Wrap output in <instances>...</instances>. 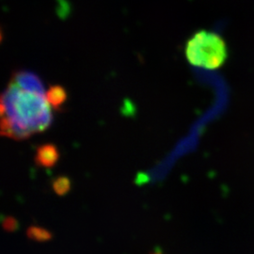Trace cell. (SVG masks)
Wrapping results in <instances>:
<instances>
[{"label": "cell", "mask_w": 254, "mask_h": 254, "mask_svg": "<svg viewBox=\"0 0 254 254\" xmlns=\"http://www.w3.org/2000/svg\"><path fill=\"white\" fill-rule=\"evenodd\" d=\"M46 94L27 91L10 80L1 96V134L21 140L47 129L52 123Z\"/></svg>", "instance_id": "6da1fadb"}, {"label": "cell", "mask_w": 254, "mask_h": 254, "mask_svg": "<svg viewBox=\"0 0 254 254\" xmlns=\"http://www.w3.org/2000/svg\"><path fill=\"white\" fill-rule=\"evenodd\" d=\"M185 54L191 65L206 70H216L227 60V46L220 35L200 30L188 41Z\"/></svg>", "instance_id": "7a4b0ae2"}, {"label": "cell", "mask_w": 254, "mask_h": 254, "mask_svg": "<svg viewBox=\"0 0 254 254\" xmlns=\"http://www.w3.org/2000/svg\"><path fill=\"white\" fill-rule=\"evenodd\" d=\"M11 80L15 82L19 87H21L24 90L46 94L44 85L35 73L26 71L16 72L13 74Z\"/></svg>", "instance_id": "3957f363"}, {"label": "cell", "mask_w": 254, "mask_h": 254, "mask_svg": "<svg viewBox=\"0 0 254 254\" xmlns=\"http://www.w3.org/2000/svg\"><path fill=\"white\" fill-rule=\"evenodd\" d=\"M59 159V151L54 144H44L37 149L35 162L44 168L54 167Z\"/></svg>", "instance_id": "277c9868"}, {"label": "cell", "mask_w": 254, "mask_h": 254, "mask_svg": "<svg viewBox=\"0 0 254 254\" xmlns=\"http://www.w3.org/2000/svg\"><path fill=\"white\" fill-rule=\"evenodd\" d=\"M46 99L51 108L60 110L67 100V92L62 86H51L46 91Z\"/></svg>", "instance_id": "5b68a950"}, {"label": "cell", "mask_w": 254, "mask_h": 254, "mask_svg": "<svg viewBox=\"0 0 254 254\" xmlns=\"http://www.w3.org/2000/svg\"><path fill=\"white\" fill-rule=\"evenodd\" d=\"M27 236L29 239L37 242H45L52 238V234L46 229L38 226H30L27 229Z\"/></svg>", "instance_id": "8992f818"}, {"label": "cell", "mask_w": 254, "mask_h": 254, "mask_svg": "<svg viewBox=\"0 0 254 254\" xmlns=\"http://www.w3.org/2000/svg\"><path fill=\"white\" fill-rule=\"evenodd\" d=\"M52 188L56 194L60 196H64L66 193H68L71 189V182L68 177L60 176L56 178L52 183Z\"/></svg>", "instance_id": "52a82bcc"}, {"label": "cell", "mask_w": 254, "mask_h": 254, "mask_svg": "<svg viewBox=\"0 0 254 254\" xmlns=\"http://www.w3.org/2000/svg\"><path fill=\"white\" fill-rule=\"evenodd\" d=\"M3 228L7 232H15L18 229V221L13 217H6L3 219Z\"/></svg>", "instance_id": "ba28073f"}, {"label": "cell", "mask_w": 254, "mask_h": 254, "mask_svg": "<svg viewBox=\"0 0 254 254\" xmlns=\"http://www.w3.org/2000/svg\"><path fill=\"white\" fill-rule=\"evenodd\" d=\"M161 254V253H154V254Z\"/></svg>", "instance_id": "9c48e42d"}]
</instances>
